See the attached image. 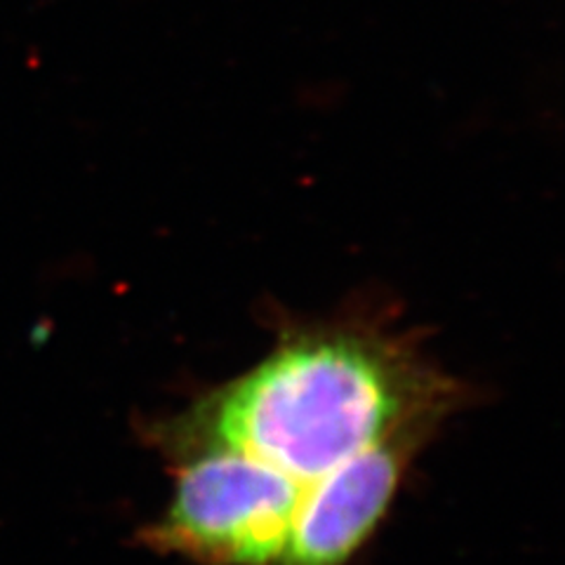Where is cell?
Returning a JSON list of instances; mask_svg holds the SVG:
<instances>
[{
    "instance_id": "1",
    "label": "cell",
    "mask_w": 565,
    "mask_h": 565,
    "mask_svg": "<svg viewBox=\"0 0 565 565\" xmlns=\"http://www.w3.org/2000/svg\"><path fill=\"white\" fill-rule=\"evenodd\" d=\"M465 386L424 356L411 334L347 318L288 326L243 375L153 424L166 459L234 450L286 476L299 492L384 440L436 434Z\"/></svg>"
},
{
    "instance_id": "2",
    "label": "cell",
    "mask_w": 565,
    "mask_h": 565,
    "mask_svg": "<svg viewBox=\"0 0 565 565\" xmlns=\"http://www.w3.org/2000/svg\"><path fill=\"white\" fill-rule=\"evenodd\" d=\"M174 490L163 514L141 530L153 552L199 565H274L297 507L292 481L234 450L210 448L168 459Z\"/></svg>"
},
{
    "instance_id": "3",
    "label": "cell",
    "mask_w": 565,
    "mask_h": 565,
    "mask_svg": "<svg viewBox=\"0 0 565 565\" xmlns=\"http://www.w3.org/2000/svg\"><path fill=\"white\" fill-rule=\"evenodd\" d=\"M431 436H394L318 479L302 494L286 550L274 565H349L373 537Z\"/></svg>"
}]
</instances>
